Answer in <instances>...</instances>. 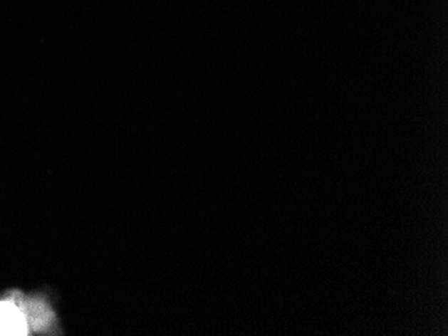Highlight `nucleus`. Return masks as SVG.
<instances>
[{
    "label": "nucleus",
    "instance_id": "2",
    "mask_svg": "<svg viewBox=\"0 0 448 336\" xmlns=\"http://www.w3.org/2000/svg\"><path fill=\"white\" fill-rule=\"evenodd\" d=\"M18 303L24 311L28 327L34 330H45L47 325L53 323L54 315L46 303L41 302V300H30L27 302V304H24L22 299H19Z\"/></svg>",
    "mask_w": 448,
    "mask_h": 336
},
{
    "label": "nucleus",
    "instance_id": "1",
    "mask_svg": "<svg viewBox=\"0 0 448 336\" xmlns=\"http://www.w3.org/2000/svg\"><path fill=\"white\" fill-rule=\"evenodd\" d=\"M28 323L16 299L0 302V335H27Z\"/></svg>",
    "mask_w": 448,
    "mask_h": 336
}]
</instances>
